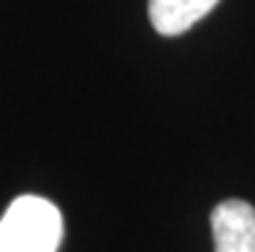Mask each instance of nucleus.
<instances>
[{
  "label": "nucleus",
  "mask_w": 255,
  "mask_h": 252,
  "mask_svg": "<svg viewBox=\"0 0 255 252\" xmlns=\"http://www.w3.org/2000/svg\"><path fill=\"white\" fill-rule=\"evenodd\" d=\"M219 0H149V21L162 36L186 34L214 10Z\"/></svg>",
  "instance_id": "obj_3"
},
{
  "label": "nucleus",
  "mask_w": 255,
  "mask_h": 252,
  "mask_svg": "<svg viewBox=\"0 0 255 252\" xmlns=\"http://www.w3.org/2000/svg\"><path fill=\"white\" fill-rule=\"evenodd\" d=\"M65 221L41 196H18L0 219V252H57Z\"/></svg>",
  "instance_id": "obj_1"
},
{
  "label": "nucleus",
  "mask_w": 255,
  "mask_h": 252,
  "mask_svg": "<svg viewBox=\"0 0 255 252\" xmlns=\"http://www.w3.org/2000/svg\"><path fill=\"white\" fill-rule=\"evenodd\" d=\"M214 252H255V209L230 198L212 211Z\"/></svg>",
  "instance_id": "obj_2"
}]
</instances>
